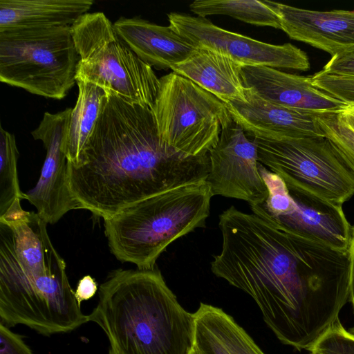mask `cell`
I'll return each mask as SVG.
<instances>
[{
	"label": "cell",
	"mask_w": 354,
	"mask_h": 354,
	"mask_svg": "<svg viewBox=\"0 0 354 354\" xmlns=\"http://www.w3.org/2000/svg\"><path fill=\"white\" fill-rule=\"evenodd\" d=\"M46 225L23 209L0 219V317L6 326L23 324L50 335L72 331L88 318Z\"/></svg>",
	"instance_id": "3"
},
{
	"label": "cell",
	"mask_w": 354,
	"mask_h": 354,
	"mask_svg": "<svg viewBox=\"0 0 354 354\" xmlns=\"http://www.w3.org/2000/svg\"><path fill=\"white\" fill-rule=\"evenodd\" d=\"M19 152L14 134L0 126V216L17 200L26 198L17 173Z\"/></svg>",
	"instance_id": "23"
},
{
	"label": "cell",
	"mask_w": 354,
	"mask_h": 354,
	"mask_svg": "<svg viewBox=\"0 0 354 354\" xmlns=\"http://www.w3.org/2000/svg\"><path fill=\"white\" fill-rule=\"evenodd\" d=\"M169 26L194 47L221 53L243 66H268L307 71L309 59L303 50L288 43L274 45L226 30L201 17L168 14Z\"/></svg>",
	"instance_id": "11"
},
{
	"label": "cell",
	"mask_w": 354,
	"mask_h": 354,
	"mask_svg": "<svg viewBox=\"0 0 354 354\" xmlns=\"http://www.w3.org/2000/svg\"><path fill=\"white\" fill-rule=\"evenodd\" d=\"M71 28L80 57L76 81L96 84L131 104L151 109L159 78L118 37L106 16L87 12Z\"/></svg>",
	"instance_id": "7"
},
{
	"label": "cell",
	"mask_w": 354,
	"mask_h": 354,
	"mask_svg": "<svg viewBox=\"0 0 354 354\" xmlns=\"http://www.w3.org/2000/svg\"><path fill=\"white\" fill-rule=\"evenodd\" d=\"M189 354H201V353L198 351V350L194 346L193 348H192V350L190 351V352L189 353Z\"/></svg>",
	"instance_id": "32"
},
{
	"label": "cell",
	"mask_w": 354,
	"mask_h": 354,
	"mask_svg": "<svg viewBox=\"0 0 354 354\" xmlns=\"http://www.w3.org/2000/svg\"><path fill=\"white\" fill-rule=\"evenodd\" d=\"M321 72L354 77V46L331 57Z\"/></svg>",
	"instance_id": "27"
},
{
	"label": "cell",
	"mask_w": 354,
	"mask_h": 354,
	"mask_svg": "<svg viewBox=\"0 0 354 354\" xmlns=\"http://www.w3.org/2000/svg\"><path fill=\"white\" fill-rule=\"evenodd\" d=\"M71 111L67 108L56 113H44L31 132L35 140L42 142L46 155L39 180L25 193V199L47 224H55L69 211L80 209L69 188L68 162L64 149Z\"/></svg>",
	"instance_id": "13"
},
{
	"label": "cell",
	"mask_w": 354,
	"mask_h": 354,
	"mask_svg": "<svg viewBox=\"0 0 354 354\" xmlns=\"http://www.w3.org/2000/svg\"><path fill=\"white\" fill-rule=\"evenodd\" d=\"M97 290V284L95 279L90 275H86L78 281L74 295L80 306L82 301L88 300L93 297Z\"/></svg>",
	"instance_id": "29"
},
{
	"label": "cell",
	"mask_w": 354,
	"mask_h": 354,
	"mask_svg": "<svg viewBox=\"0 0 354 354\" xmlns=\"http://www.w3.org/2000/svg\"><path fill=\"white\" fill-rule=\"evenodd\" d=\"M350 259V297L354 313V226L353 227L352 239L349 248Z\"/></svg>",
	"instance_id": "30"
},
{
	"label": "cell",
	"mask_w": 354,
	"mask_h": 354,
	"mask_svg": "<svg viewBox=\"0 0 354 354\" xmlns=\"http://www.w3.org/2000/svg\"><path fill=\"white\" fill-rule=\"evenodd\" d=\"M79 60L71 26L0 31V81L32 94L65 97Z\"/></svg>",
	"instance_id": "6"
},
{
	"label": "cell",
	"mask_w": 354,
	"mask_h": 354,
	"mask_svg": "<svg viewBox=\"0 0 354 354\" xmlns=\"http://www.w3.org/2000/svg\"><path fill=\"white\" fill-rule=\"evenodd\" d=\"M247 136L278 140L304 136H325L316 113L273 104L248 89L246 102L225 104Z\"/></svg>",
	"instance_id": "15"
},
{
	"label": "cell",
	"mask_w": 354,
	"mask_h": 354,
	"mask_svg": "<svg viewBox=\"0 0 354 354\" xmlns=\"http://www.w3.org/2000/svg\"><path fill=\"white\" fill-rule=\"evenodd\" d=\"M310 77L313 84L319 89L346 105L354 106V77L319 71Z\"/></svg>",
	"instance_id": "26"
},
{
	"label": "cell",
	"mask_w": 354,
	"mask_h": 354,
	"mask_svg": "<svg viewBox=\"0 0 354 354\" xmlns=\"http://www.w3.org/2000/svg\"><path fill=\"white\" fill-rule=\"evenodd\" d=\"M189 9L203 18L224 15L247 24L281 30L280 17L268 0H196L189 4Z\"/></svg>",
	"instance_id": "22"
},
{
	"label": "cell",
	"mask_w": 354,
	"mask_h": 354,
	"mask_svg": "<svg viewBox=\"0 0 354 354\" xmlns=\"http://www.w3.org/2000/svg\"><path fill=\"white\" fill-rule=\"evenodd\" d=\"M271 3L280 17L281 30L292 39L332 56L354 46V11H317Z\"/></svg>",
	"instance_id": "16"
},
{
	"label": "cell",
	"mask_w": 354,
	"mask_h": 354,
	"mask_svg": "<svg viewBox=\"0 0 354 354\" xmlns=\"http://www.w3.org/2000/svg\"><path fill=\"white\" fill-rule=\"evenodd\" d=\"M252 140L259 162L286 186L340 206L354 195V174L326 136Z\"/></svg>",
	"instance_id": "9"
},
{
	"label": "cell",
	"mask_w": 354,
	"mask_h": 354,
	"mask_svg": "<svg viewBox=\"0 0 354 354\" xmlns=\"http://www.w3.org/2000/svg\"><path fill=\"white\" fill-rule=\"evenodd\" d=\"M310 354H322L317 351H310Z\"/></svg>",
	"instance_id": "34"
},
{
	"label": "cell",
	"mask_w": 354,
	"mask_h": 354,
	"mask_svg": "<svg viewBox=\"0 0 354 354\" xmlns=\"http://www.w3.org/2000/svg\"><path fill=\"white\" fill-rule=\"evenodd\" d=\"M316 119L325 136L354 174V129L339 111L316 113Z\"/></svg>",
	"instance_id": "24"
},
{
	"label": "cell",
	"mask_w": 354,
	"mask_h": 354,
	"mask_svg": "<svg viewBox=\"0 0 354 354\" xmlns=\"http://www.w3.org/2000/svg\"><path fill=\"white\" fill-rule=\"evenodd\" d=\"M211 270L249 295L277 338L310 351L350 297L349 252L231 206L219 215Z\"/></svg>",
	"instance_id": "1"
},
{
	"label": "cell",
	"mask_w": 354,
	"mask_h": 354,
	"mask_svg": "<svg viewBox=\"0 0 354 354\" xmlns=\"http://www.w3.org/2000/svg\"><path fill=\"white\" fill-rule=\"evenodd\" d=\"M259 171L268 190L261 203L250 205L252 213L270 223L305 235L342 252H349L353 226L342 206L304 189L286 186L262 164Z\"/></svg>",
	"instance_id": "10"
},
{
	"label": "cell",
	"mask_w": 354,
	"mask_h": 354,
	"mask_svg": "<svg viewBox=\"0 0 354 354\" xmlns=\"http://www.w3.org/2000/svg\"><path fill=\"white\" fill-rule=\"evenodd\" d=\"M0 354H33L22 337L0 323Z\"/></svg>",
	"instance_id": "28"
},
{
	"label": "cell",
	"mask_w": 354,
	"mask_h": 354,
	"mask_svg": "<svg viewBox=\"0 0 354 354\" xmlns=\"http://www.w3.org/2000/svg\"><path fill=\"white\" fill-rule=\"evenodd\" d=\"M93 0H0V31L71 26Z\"/></svg>",
	"instance_id": "19"
},
{
	"label": "cell",
	"mask_w": 354,
	"mask_h": 354,
	"mask_svg": "<svg viewBox=\"0 0 354 354\" xmlns=\"http://www.w3.org/2000/svg\"><path fill=\"white\" fill-rule=\"evenodd\" d=\"M78 96L71 113L64 149L68 162L79 166L98 120L104 98L107 95L103 88L77 80Z\"/></svg>",
	"instance_id": "21"
},
{
	"label": "cell",
	"mask_w": 354,
	"mask_h": 354,
	"mask_svg": "<svg viewBox=\"0 0 354 354\" xmlns=\"http://www.w3.org/2000/svg\"><path fill=\"white\" fill-rule=\"evenodd\" d=\"M194 318V346L201 354H265L221 308L201 303Z\"/></svg>",
	"instance_id": "20"
},
{
	"label": "cell",
	"mask_w": 354,
	"mask_h": 354,
	"mask_svg": "<svg viewBox=\"0 0 354 354\" xmlns=\"http://www.w3.org/2000/svg\"><path fill=\"white\" fill-rule=\"evenodd\" d=\"M350 333L354 335V326L348 330Z\"/></svg>",
	"instance_id": "33"
},
{
	"label": "cell",
	"mask_w": 354,
	"mask_h": 354,
	"mask_svg": "<svg viewBox=\"0 0 354 354\" xmlns=\"http://www.w3.org/2000/svg\"><path fill=\"white\" fill-rule=\"evenodd\" d=\"M245 87L275 105L314 113L340 111L344 102L317 88L311 77L268 66H242Z\"/></svg>",
	"instance_id": "14"
},
{
	"label": "cell",
	"mask_w": 354,
	"mask_h": 354,
	"mask_svg": "<svg viewBox=\"0 0 354 354\" xmlns=\"http://www.w3.org/2000/svg\"><path fill=\"white\" fill-rule=\"evenodd\" d=\"M98 296L87 318L107 336L109 354H189L193 348L194 313L158 269L114 270Z\"/></svg>",
	"instance_id": "4"
},
{
	"label": "cell",
	"mask_w": 354,
	"mask_h": 354,
	"mask_svg": "<svg viewBox=\"0 0 354 354\" xmlns=\"http://www.w3.org/2000/svg\"><path fill=\"white\" fill-rule=\"evenodd\" d=\"M209 159L206 182L212 196L243 200L250 205L267 198L268 190L259 171L257 147L233 120L223 129Z\"/></svg>",
	"instance_id": "12"
},
{
	"label": "cell",
	"mask_w": 354,
	"mask_h": 354,
	"mask_svg": "<svg viewBox=\"0 0 354 354\" xmlns=\"http://www.w3.org/2000/svg\"><path fill=\"white\" fill-rule=\"evenodd\" d=\"M339 113L348 124L354 129V106L347 105Z\"/></svg>",
	"instance_id": "31"
},
{
	"label": "cell",
	"mask_w": 354,
	"mask_h": 354,
	"mask_svg": "<svg viewBox=\"0 0 354 354\" xmlns=\"http://www.w3.org/2000/svg\"><path fill=\"white\" fill-rule=\"evenodd\" d=\"M113 26L139 59L158 70L171 69L196 48L169 26H159L138 17H121Z\"/></svg>",
	"instance_id": "17"
},
{
	"label": "cell",
	"mask_w": 354,
	"mask_h": 354,
	"mask_svg": "<svg viewBox=\"0 0 354 354\" xmlns=\"http://www.w3.org/2000/svg\"><path fill=\"white\" fill-rule=\"evenodd\" d=\"M209 154L187 156L161 140L149 107L107 91L82 162L68 163L80 209L104 220L151 196L206 181Z\"/></svg>",
	"instance_id": "2"
},
{
	"label": "cell",
	"mask_w": 354,
	"mask_h": 354,
	"mask_svg": "<svg viewBox=\"0 0 354 354\" xmlns=\"http://www.w3.org/2000/svg\"><path fill=\"white\" fill-rule=\"evenodd\" d=\"M313 351L322 354H354V335L339 319L317 340Z\"/></svg>",
	"instance_id": "25"
},
{
	"label": "cell",
	"mask_w": 354,
	"mask_h": 354,
	"mask_svg": "<svg viewBox=\"0 0 354 354\" xmlns=\"http://www.w3.org/2000/svg\"><path fill=\"white\" fill-rule=\"evenodd\" d=\"M151 111L162 142L187 156L208 155L232 121L222 101L174 72L159 78Z\"/></svg>",
	"instance_id": "8"
},
{
	"label": "cell",
	"mask_w": 354,
	"mask_h": 354,
	"mask_svg": "<svg viewBox=\"0 0 354 354\" xmlns=\"http://www.w3.org/2000/svg\"><path fill=\"white\" fill-rule=\"evenodd\" d=\"M206 181L174 189L137 202L104 220L111 253L140 270L155 268L176 239L203 227L212 197Z\"/></svg>",
	"instance_id": "5"
},
{
	"label": "cell",
	"mask_w": 354,
	"mask_h": 354,
	"mask_svg": "<svg viewBox=\"0 0 354 354\" xmlns=\"http://www.w3.org/2000/svg\"><path fill=\"white\" fill-rule=\"evenodd\" d=\"M242 65L214 50L198 47L172 72L191 80L224 104L246 102L248 88L242 78Z\"/></svg>",
	"instance_id": "18"
}]
</instances>
